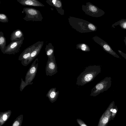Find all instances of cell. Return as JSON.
Returning a JSON list of instances; mask_svg holds the SVG:
<instances>
[{"label":"cell","instance_id":"e0dca14e","mask_svg":"<svg viewBox=\"0 0 126 126\" xmlns=\"http://www.w3.org/2000/svg\"><path fill=\"white\" fill-rule=\"evenodd\" d=\"M46 53L48 58H52L55 57L54 46L51 43L46 45L45 48Z\"/></svg>","mask_w":126,"mask_h":126},{"label":"cell","instance_id":"6da1fadb","mask_svg":"<svg viewBox=\"0 0 126 126\" xmlns=\"http://www.w3.org/2000/svg\"><path fill=\"white\" fill-rule=\"evenodd\" d=\"M101 71V68L100 65L88 66L78 77L76 84L82 86L91 82Z\"/></svg>","mask_w":126,"mask_h":126},{"label":"cell","instance_id":"9c48e42d","mask_svg":"<svg viewBox=\"0 0 126 126\" xmlns=\"http://www.w3.org/2000/svg\"><path fill=\"white\" fill-rule=\"evenodd\" d=\"M92 39L95 42L101 46L105 51L115 57L120 58L116 52L113 50L110 46L100 37L95 35L93 36Z\"/></svg>","mask_w":126,"mask_h":126},{"label":"cell","instance_id":"277c9868","mask_svg":"<svg viewBox=\"0 0 126 126\" xmlns=\"http://www.w3.org/2000/svg\"><path fill=\"white\" fill-rule=\"evenodd\" d=\"M86 4V5H82V9L86 15L98 17L105 14V12L103 10L90 2H87Z\"/></svg>","mask_w":126,"mask_h":126},{"label":"cell","instance_id":"83f0119b","mask_svg":"<svg viewBox=\"0 0 126 126\" xmlns=\"http://www.w3.org/2000/svg\"><path fill=\"white\" fill-rule=\"evenodd\" d=\"M124 38L125 39L124 40V41L126 46V36L124 37Z\"/></svg>","mask_w":126,"mask_h":126},{"label":"cell","instance_id":"603a6c76","mask_svg":"<svg viewBox=\"0 0 126 126\" xmlns=\"http://www.w3.org/2000/svg\"><path fill=\"white\" fill-rule=\"evenodd\" d=\"M77 121L79 126H89L82 120L80 119H77Z\"/></svg>","mask_w":126,"mask_h":126},{"label":"cell","instance_id":"4316f807","mask_svg":"<svg viewBox=\"0 0 126 126\" xmlns=\"http://www.w3.org/2000/svg\"><path fill=\"white\" fill-rule=\"evenodd\" d=\"M7 118V116L6 114H4L3 116V120L5 121L6 120Z\"/></svg>","mask_w":126,"mask_h":126},{"label":"cell","instance_id":"7402d4cb","mask_svg":"<svg viewBox=\"0 0 126 126\" xmlns=\"http://www.w3.org/2000/svg\"><path fill=\"white\" fill-rule=\"evenodd\" d=\"M118 111V108L117 106H116L112 111L111 117V120H113L115 117Z\"/></svg>","mask_w":126,"mask_h":126},{"label":"cell","instance_id":"9a60e30c","mask_svg":"<svg viewBox=\"0 0 126 126\" xmlns=\"http://www.w3.org/2000/svg\"><path fill=\"white\" fill-rule=\"evenodd\" d=\"M56 88H52L50 89L46 94L50 100L52 102L55 101L57 98L59 94V91H56Z\"/></svg>","mask_w":126,"mask_h":126},{"label":"cell","instance_id":"5b68a950","mask_svg":"<svg viewBox=\"0 0 126 126\" xmlns=\"http://www.w3.org/2000/svg\"><path fill=\"white\" fill-rule=\"evenodd\" d=\"M22 12L26 14L25 16L23 18L27 21H42L43 18L40 12L33 8H24Z\"/></svg>","mask_w":126,"mask_h":126},{"label":"cell","instance_id":"d4e9b609","mask_svg":"<svg viewBox=\"0 0 126 126\" xmlns=\"http://www.w3.org/2000/svg\"><path fill=\"white\" fill-rule=\"evenodd\" d=\"M118 52H119L120 54L125 59H126V54L123 53L120 50H118Z\"/></svg>","mask_w":126,"mask_h":126},{"label":"cell","instance_id":"7a4b0ae2","mask_svg":"<svg viewBox=\"0 0 126 126\" xmlns=\"http://www.w3.org/2000/svg\"><path fill=\"white\" fill-rule=\"evenodd\" d=\"M68 21L73 28L81 33L95 32L97 30L94 24L85 20L69 16Z\"/></svg>","mask_w":126,"mask_h":126},{"label":"cell","instance_id":"cb8c5ba5","mask_svg":"<svg viewBox=\"0 0 126 126\" xmlns=\"http://www.w3.org/2000/svg\"><path fill=\"white\" fill-rule=\"evenodd\" d=\"M21 79V81L20 86V90L21 91H22L26 86L29 85L23 81L22 79Z\"/></svg>","mask_w":126,"mask_h":126},{"label":"cell","instance_id":"7c38bea8","mask_svg":"<svg viewBox=\"0 0 126 126\" xmlns=\"http://www.w3.org/2000/svg\"><path fill=\"white\" fill-rule=\"evenodd\" d=\"M46 2L49 5L55 7L61 15H64V10L63 9L62 3L61 0H47Z\"/></svg>","mask_w":126,"mask_h":126},{"label":"cell","instance_id":"d6986e66","mask_svg":"<svg viewBox=\"0 0 126 126\" xmlns=\"http://www.w3.org/2000/svg\"><path fill=\"white\" fill-rule=\"evenodd\" d=\"M119 25L121 28L123 29H126V19H122L115 22L112 25V28L115 27V26Z\"/></svg>","mask_w":126,"mask_h":126},{"label":"cell","instance_id":"2e32d148","mask_svg":"<svg viewBox=\"0 0 126 126\" xmlns=\"http://www.w3.org/2000/svg\"><path fill=\"white\" fill-rule=\"evenodd\" d=\"M24 37L22 31L20 29H17L13 31L11 35L10 39L11 41L21 39Z\"/></svg>","mask_w":126,"mask_h":126},{"label":"cell","instance_id":"4fadbf2b","mask_svg":"<svg viewBox=\"0 0 126 126\" xmlns=\"http://www.w3.org/2000/svg\"><path fill=\"white\" fill-rule=\"evenodd\" d=\"M36 43L35 48L32 52L28 62V65L31 63L39 54L44 44L43 41H38Z\"/></svg>","mask_w":126,"mask_h":126},{"label":"cell","instance_id":"44dd1931","mask_svg":"<svg viewBox=\"0 0 126 126\" xmlns=\"http://www.w3.org/2000/svg\"><path fill=\"white\" fill-rule=\"evenodd\" d=\"M8 19L7 15L4 14L0 13V22L2 23H7Z\"/></svg>","mask_w":126,"mask_h":126},{"label":"cell","instance_id":"484cf974","mask_svg":"<svg viewBox=\"0 0 126 126\" xmlns=\"http://www.w3.org/2000/svg\"><path fill=\"white\" fill-rule=\"evenodd\" d=\"M19 123L17 121L15 122L13 125V126H18L19 125Z\"/></svg>","mask_w":126,"mask_h":126},{"label":"cell","instance_id":"3957f363","mask_svg":"<svg viewBox=\"0 0 126 126\" xmlns=\"http://www.w3.org/2000/svg\"><path fill=\"white\" fill-rule=\"evenodd\" d=\"M110 77H107L96 84L92 89L90 96H96L100 93L107 90L111 86Z\"/></svg>","mask_w":126,"mask_h":126},{"label":"cell","instance_id":"30bf717a","mask_svg":"<svg viewBox=\"0 0 126 126\" xmlns=\"http://www.w3.org/2000/svg\"><path fill=\"white\" fill-rule=\"evenodd\" d=\"M36 43L31 45L25 49L21 54L18 57V60L21 61L22 65H27L28 61L30 57L32 52L35 48Z\"/></svg>","mask_w":126,"mask_h":126},{"label":"cell","instance_id":"ffe728a7","mask_svg":"<svg viewBox=\"0 0 126 126\" xmlns=\"http://www.w3.org/2000/svg\"><path fill=\"white\" fill-rule=\"evenodd\" d=\"M77 49H79L85 52L90 51V48L89 46L86 44L81 43L76 45Z\"/></svg>","mask_w":126,"mask_h":126},{"label":"cell","instance_id":"8992f818","mask_svg":"<svg viewBox=\"0 0 126 126\" xmlns=\"http://www.w3.org/2000/svg\"><path fill=\"white\" fill-rule=\"evenodd\" d=\"M115 106L114 102L113 101L110 103L100 117L97 126H107L109 121L111 120L112 112Z\"/></svg>","mask_w":126,"mask_h":126},{"label":"cell","instance_id":"ac0fdd59","mask_svg":"<svg viewBox=\"0 0 126 126\" xmlns=\"http://www.w3.org/2000/svg\"><path fill=\"white\" fill-rule=\"evenodd\" d=\"M6 40L3 33L0 32V48L1 52L3 53L6 48Z\"/></svg>","mask_w":126,"mask_h":126},{"label":"cell","instance_id":"5bb4252c","mask_svg":"<svg viewBox=\"0 0 126 126\" xmlns=\"http://www.w3.org/2000/svg\"><path fill=\"white\" fill-rule=\"evenodd\" d=\"M21 5L24 6L44 7L45 5L37 0H17Z\"/></svg>","mask_w":126,"mask_h":126},{"label":"cell","instance_id":"8fae6325","mask_svg":"<svg viewBox=\"0 0 126 126\" xmlns=\"http://www.w3.org/2000/svg\"><path fill=\"white\" fill-rule=\"evenodd\" d=\"M48 58L45 68L46 74L47 76H51L57 72L58 67L55 57L52 58Z\"/></svg>","mask_w":126,"mask_h":126},{"label":"cell","instance_id":"52a82bcc","mask_svg":"<svg viewBox=\"0 0 126 126\" xmlns=\"http://www.w3.org/2000/svg\"><path fill=\"white\" fill-rule=\"evenodd\" d=\"M24 39L23 37L20 40L11 41L6 46L3 53L15 55L18 53L20 50Z\"/></svg>","mask_w":126,"mask_h":126},{"label":"cell","instance_id":"ba28073f","mask_svg":"<svg viewBox=\"0 0 126 126\" xmlns=\"http://www.w3.org/2000/svg\"><path fill=\"white\" fill-rule=\"evenodd\" d=\"M38 59L37 58L32 64L28 71L25 78V82L29 85L32 84V81L34 78L37 70Z\"/></svg>","mask_w":126,"mask_h":126}]
</instances>
